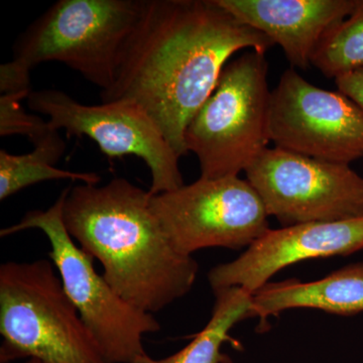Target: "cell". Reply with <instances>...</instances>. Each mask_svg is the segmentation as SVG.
Returning a JSON list of instances; mask_svg holds the SVG:
<instances>
[{
  "label": "cell",
  "instance_id": "1",
  "mask_svg": "<svg viewBox=\"0 0 363 363\" xmlns=\"http://www.w3.org/2000/svg\"><path fill=\"white\" fill-rule=\"evenodd\" d=\"M274 44L216 0H143L116 81L102 102L131 100L156 123L179 157L189 123L212 94L227 62L241 50Z\"/></svg>",
  "mask_w": 363,
  "mask_h": 363
},
{
  "label": "cell",
  "instance_id": "2",
  "mask_svg": "<svg viewBox=\"0 0 363 363\" xmlns=\"http://www.w3.org/2000/svg\"><path fill=\"white\" fill-rule=\"evenodd\" d=\"M150 191L123 178L70 187L64 207L68 233L104 267L123 300L157 313L190 292L199 266L177 252L150 204Z\"/></svg>",
  "mask_w": 363,
  "mask_h": 363
},
{
  "label": "cell",
  "instance_id": "3",
  "mask_svg": "<svg viewBox=\"0 0 363 363\" xmlns=\"http://www.w3.org/2000/svg\"><path fill=\"white\" fill-rule=\"evenodd\" d=\"M52 260L0 267V362L105 363Z\"/></svg>",
  "mask_w": 363,
  "mask_h": 363
},
{
  "label": "cell",
  "instance_id": "4",
  "mask_svg": "<svg viewBox=\"0 0 363 363\" xmlns=\"http://www.w3.org/2000/svg\"><path fill=\"white\" fill-rule=\"evenodd\" d=\"M271 95L264 54L250 50L227 64L186 130L201 178L238 176L267 149Z\"/></svg>",
  "mask_w": 363,
  "mask_h": 363
},
{
  "label": "cell",
  "instance_id": "5",
  "mask_svg": "<svg viewBox=\"0 0 363 363\" xmlns=\"http://www.w3.org/2000/svg\"><path fill=\"white\" fill-rule=\"evenodd\" d=\"M143 0H60L26 28L13 59L33 69L59 62L102 91L116 81Z\"/></svg>",
  "mask_w": 363,
  "mask_h": 363
},
{
  "label": "cell",
  "instance_id": "6",
  "mask_svg": "<svg viewBox=\"0 0 363 363\" xmlns=\"http://www.w3.org/2000/svg\"><path fill=\"white\" fill-rule=\"evenodd\" d=\"M70 187L64 189L57 201L45 211L28 212L18 223L1 229L0 236L40 229L51 245L54 262L66 293L93 337L105 363H131L147 354L143 338L155 333L161 325L154 315L143 312L123 300L94 269L93 259L81 250L67 230L64 207Z\"/></svg>",
  "mask_w": 363,
  "mask_h": 363
},
{
  "label": "cell",
  "instance_id": "7",
  "mask_svg": "<svg viewBox=\"0 0 363 363\" xmlns=\"http://www.w3.org/2000/svg\"><path fill=\"white\" fill-rule=\"evenodd\" d=\"M150 204L177 252L250 247L269 230L266 208L247 180L200 177L177 190L152 195Z\"/></svg>",
  "mask_w": 363,
  "mask_h": 363
},
{
  "label": "cell",
  "instance_id": "8",
  "mask_svg": "<svg viewBox=\"0 0 363 363\" xmlns=\"http://www.w3.org/2000/svg\"><path fill=\"white\" fill-rule=\"evenodd\" d=\"M269 216L284 227L363 217V178L350 164L272 147L247 169Z\"/></svg>",
  "mask_w": 363,
  "mask_h": 363
},
{
  "label": "cell",
  "instance_id": "9",
  "mask_svg": "<svg viewBox=\"0 0 363 363\" xmlns=\"http://www.w3.org/2000/svg\"><path fill=\"white\" fill-rule=\"evenodd\" d=\"M33 111L49 117L54 130H65L67 138L88 136L108 157L133 155L147 164L152 175L150 193L161 194L184 184L179 159L159 126L135 101L121 99L86 105L63 91H33L28 97Z\"/></svg>",
  "mask_w": 363,
  "mask_h": 363
},
{
  "label": "cell",
  "instance_id": "10",
  "mask_svg": "<svg viewBox=\"0 0 363 363\" xmlns=\"http://www.w3.org/2000/svg\"><path fill=\"white\" fill-rule=\"evenodd\" d=\"M269 138L279 149L350 164L363 157V112L340 91L321 89L289 69L272 91Z\"/></svg>",
  "mask_w": 363,
  "mask_h": 363
},
{
  "label": "cell",
  "instance_id": "11",
  "mask_svg": "<svg viewBox=\"0 0 363 363\" xmlns=\"http://www.w3.org/2000/svg\"><path fill=\"white\" fill-rule=\"evenodd\" d=\"M362 250L363 217L269 229L240 257L212 269L208 279L213 291L238 286L253 295L286 267Z\"/></svg>",
  "mask_w": 363,
  "mask_h": 363
},
{
  "label": "cell",
  "instance_id": "12",
  "mask_svg": "<svg viewBox=\"0 0 363 363\" xmlns=\"http://www.w3.org/2000/svg\"><path fill=\"white\" fill-rule=\"evenodd\" d=\"M243 25L279 45L291 65L309 68L318 45L350 16L357 0H216Z\"/></svg>",
  "mask_w": 363,
  "mask_h": 363
},
{
  "label": "cell",
  "instance_id": "13",
  "mask_svg": "<svg viewBox=\"0 0 363 363\" xmlns=\"http://www.w3.org/2000/svg\"><path fill=\"white\" fill-rule=\"evenodd\" d=\"M297 308L337 315L363 312V264H351L310 283L295 279L267 283L252 295V317L267 319Z\"/></svg>",
  "mask_w": 363,
  "mask_h": 363
},
{
  "label": "cell",
  "instance_id": "14",
  "mask_svg": "<svg viewBox=\"0 0 363 363\" xmlns=\"http://www.w3.org/2000/svg\"><path fill=\"white\" fill-rule=\"evenodd\" d=\"M213 292L215 302L209 322L185 348L164 359H154L145 354L131 363L228 362V358L221 352L222 345L228 340L229 332L238 322L252 318V295L238 286Z\"/></svg>",
  "mask_w": 363,
  "mask_h": 363
},
{
  "label": "cell",
  "instance_id": "15",
  "mask_svg": "<svg viewBox=\"0 0 363 363\" xmlns=\"http://www.w3.org/2000/svg\"><path fill=\"white\" fill-rule=\"evenodd\" d=\"M66 145L58 133L35 145L26 155H11L0 150V200L7 199L26 187L51 180L82 182L98 185L101 177L96 173L67 171L55 167L65 152Z\"/></svg>",
  "mask_w": 363,
  "mask_h": 363
},
{
  "label": "cell",
  "instance_id": "16",
  "mask_svg": "<svg viewBox=\"0 0 363 363\" xmlns=\"http://www.w3.org/2000/svg\"><path fill=\"white\" fill-rule=\"evenodd\" d=\"M311 65L327 78L336 79L363 68V0L318 45Z\"/></svg>",
  "mask_w": 363,
  "mask_h": 363
},
{
  "label": "cell",
  "instance_id": "17",
  "mask_svg": "<svg viewBox=\"0 0 363 363\" xmlns=\"http://www.w3.org/2000/svg\"><path fill=\"white\" fill-rule=\"evenodd\" d=\"M30 93H7L0 96V135H25L33 147L49 140L58 133L38 116L28 114L21 106V100L28 99Z\"/></svg>",
  "mask_w": 363,
  "mask_h": 363
},
{
  "label": "cell",
  "instance_id": "18",
  "mask_svg": "<svg viewBox=\"0 0 363 363\" xmlns=\"http://www.w3.org/2000/svg\"><path fill=\"white\" fill-rule=\"evenodd\" d=\"M30 70L25 64L11 60L0 67V92L32 93L30 88Z\"/></svg>",
  "mask_w": 363,
  "mask_h": 363
},
{
  "label": "cell",
  "instance_id": "19",
  "mask_svg": "<svg viewBox=\"0 0 363 363\" xmlns=\"http://www.w3.org/2000/svg\"><path fill=\"white\" fill-rule=\"evenodd\" d=\"M335 83L338 91L350 98L363 112V68L339 76Z\"/></svg>",
  "mask_w": 363,
  "mask_h": 363
},
{
  "label": "cell",
  "instance_id": "20",
  "mask_svg": "<svg viewBox=\"0 0 363 363\" xmlns=\"http://www.w3.org/2000/svg\"><path fill=\"white\" fill-rule=\"evenodd\" d=\"M26 363H42V362H39V360H37V359H28V362H26Z\"/></svg>",
  "mask_w": 363,
  "mask_h": 363
}]
</instances>
